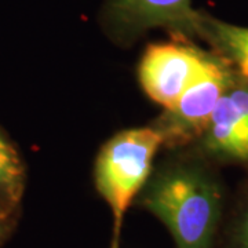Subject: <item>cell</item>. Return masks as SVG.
Returning a JSON list of instances; mask_svg holds the SVG:
<instances>
[{"mask_svg": "<svg viewBox=\"0 0 248 248\" xmlns=\"http://www.w3.org/2000/svg\"><path fill=\"white\" fill-rule=\"evenodd\" d=\"M164 143L156 127L131 128L105 143L95 163V186L112 213L110 247L120 248L124 217L143 189L156 152Z\"/></svg>", "mask_w": 248, "mask_h": 248, "instance_id": "7a4b0ae2", "label": "cell"}, {"mask_svg": "<svg viewBox=\"0 0 248 248\" xmlns=\"http://www.w3.org/2000/svg\"><path fill=\"white\" fill-rule=\"evenodd\" d=\"M200 35L207 37L229 61L233 62L240 76L248 81V28L203 16Z\"/></svg>", "mask_w": 248, "mask_h": 248, "instance_id": "52a82bcc", "label": "cell"}, {"mask_svg": "<svg viewBox=\"0 0 248 248\" xmlns=\"http://www.w3.org/2000/svg\"><path fill=\"white\" fill-rule=\"evenodd\" d=\"M140 205L167 228L177 248H215L223 200L219 185L203 170H163L145 184Z\"/></svg>", "mask_w": 248, "mask_h": 248, "instance_id": "6da1fadb", "label": "cell"}, {"mask_svg": "<svg viewBox=\"0 0 248 248\" xmlns=\"http://www.w3.org/2000/svg\"><path fill=\"white\" fill-rule=\"evenodd\" d=\"M231 86V75L221 62L213 58L207 69L160 119L156 128L163 135L164 143H185L205 133L219 98Z\"/></svg>", "mask_w": 248, "mask_h": 248, "instance_id": "277c9868", "label": "cell"}, {"mask_svg": "<svg viewBox=\"0 0 248 248\" xmlns=\"http://www.w3.org/2000/svg\"><path fill=\"white\" fill-rule=\"evenodd\" d=\"M22 169L16 151L0 135V187L6 189L7 193L16 197L21 186Z\"/></svg>", "mask_w": 248, "mask_h": 248, "instance_id": "ba28073f", "label": "cell"}, {"mask_svg": "<svg viewBox=\"0 0 248 248\" xmlns=\"http://www.w3.org/2000/svg\"><path fill=\"white\" fill-rule=\"evenodd\" d=\"M109 27L117 35L133 37L152 28H167L181 35H200L203 14L190 0H108Z\"/></svg>", "mask_w": 248, "mask_h": 248, "instance_id": "5b68a950", "label": "cell"}, {"mask_svg": "<svg viewBox=\"0 0 248 248\" xmlns=\"http://www.w3.org/2000/svg\"><path fill=\"white\" fill-rule=\"evenodd\" d=\"M228 248H248V202L232 223Z\"/></svg>", "mask_w": 248, "mask_h": 248, "instance_id": "9c48e42d", "label": "cell"}, {"mask_svg": "<svg viewBox=\"0 0 248 248\" xmlns=\"http://www.w3.org/2000/svg\"><path fill=\"white\" fill-rule=\"evenodd\" d=\"M205 148L215 155L248 161V81L226 90L205 130Z\"/></svg>", "mask_w": 248, "mask_h": 248, "instance_id": "8992f818", "label": "cell"}, {"mask_svg": "<svg viewBox=\"0 0 248 248\" xmlns=\"http://www.w3.org/2000/svg\"><path fill=\"white\" fill-rule=\"evenodd\" d=\"M213 57L184 43H157L146 48L140 65V80L145 93L160 105L174 107Z\"/></svg>", "mask_w": 248, "mask_h": 248, "instance_id": "3957f363", "label": "cell"}]
</instances>
